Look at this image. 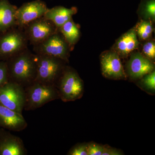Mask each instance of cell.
<instances>
[{
  "label": "cell",
  "instance_id": "cell-20",
  "mask_svg": "<svg viewBox=\"0 0 155 155\" xmlns=\"http://www.w3.org/2000/svg\"><path fill=\"white\" fill-rule=\"evenodd\" d=\"M67 155H87V143H78L69 150Z\"/></svg>",
  "mask_w": 155,
  "mask_h": 155
},
{
  "label": "cell",
  "instance_id": "cell-9",
  "mask_svg": "<svg viewBox=\"0 0 155 155\" xmlns=\"http://www.w3.org/2000/svg\"><path fill=\"white\" fill-rule=\"evenodd\" d=\"M48 9L46 4L41 0H35L24 3L17 8L16 11V22L18 28H23L29 22L43 17Z\"/></svg>",
  "mask_w": 155,
  "mask_h": 155
},
{
  "label": "cell",
  "instance_id": "cell-13",
  "mask_svg": "<svg viewBox=\"0 0 155 155\" xmlns=\"http://www.w3.org/2000/svg\"><path fill=\"white\" fill-rule=\"evenodd\" d=\"M28 123L22 114H19L0 104V127L13 131L25 129Z\"/></svg>",
  "mask_w": 155,
  "mask_h": 155
},
{
  "label": "cell",
  "instance_id": "cell-6",
  "mask_svg": "<svg viewBox=\"0 0 155 155\" xmlns=\"http://www.w3.org/2000/svg\"><path fill=\"white\" fill-rule=\"evenodd\" d=\"M69 46L61 32L58 31L41 42L33 46L37 54L47 55L68 62Z\"/></svg>",
  "mask_w": 155,
  "mask_h": 155
},
{
  "label": "cell",
  "instance_id": "cell-17",
  "mask_svg": "<svg viewBox=\"0 0 155 155\" xmlns=\"http://www.w3.org/2000/svg\"><path fill=\"white\" fill-rule=\"evenodd\" d=\"M58 31L64 37L69 47L77 42L80 36L79 28L72 19L58 28Z\"/></svg>",
  "mask_w": 155,
  "mask_h": 155
},
{
  "label": "cell",
  "instance_id": "cell-22",
  "mask_svg": "<svg viewBox=\"0 0 155 155\" xmlns=\"http://www.w3.org/2000/svg\"><path fill=\"white\" fill-rule=\"evenodd\" d=\"M9 81L8 72L6 61H0V88Z\"/></svg>",
  "mask_w": 155,
  "mask_h": 155
},
{
  "label": "cell",
  "instance_id": "cell-14",
  "mask_svg": "<svg viewBox=\"0 0 155 155\" xmlns=\"http://www.w3.org/2000/svg\"><path fill=\"white\" fill-rule=\"evenodd\" d=\"M17 8L8 0H0V33L16 27Z\"/></svg>",
  "mask_w": 155,
  "mask_h": 155
},
{
  "label": "cell",
  "instance_id": "cell-3",
  "mask_svg": "<svg viewBox=\"0 0 155 155\" xmlns=\"http://www.w3.org/2000/svg\"><path fill=\"white\" fill-rule=\"evenodd\" d=\"M25 99L24 110H34L47 103L60 99L57 88L34 81L25 88Z\"/></svg>",
  "mask_w": 155,
  "mask_h": 155
},
{
  "label": "cell",
  "instance_id": "cell-4",
  "mask_svg": "<svg viewBox=\"0 0 155 155\" xmlns=\"http://www.w3.org/2000/svg\"><path fill=\"white\" fill-rule=\"evenodd\" d=\"M37 70L35 81L55 86L67 63L59 58L47 55L37 54Z\"/></svg>",
  "mask_w": 155,
  "mask_h": 155
},
{
  "label": "cell",
  "instance_id": "cell-11",
  "mask_svg": "<svg viewBox=\"0 0 155 155\" xmlns=\"http://www.w3.org/2000/svg\"><path fill=\"white\" fill-rule=\"evenodd\" d=\"M154 65L149 59L140 53H134L127 62L126 75L130 80L136 81L154 71Z\"/></svg>",
  "mask_w": 155,
  "mask_h": 155
},
{
  "label": "cell",
  "instance_id": "cell-2",
  "mask_svg": "<svg viewBox=\"0 0 155 155\" xmlns=\"http://www.w3.org/2000/svg\"><path fill=\"white\" fill-rule=\"evenodd\" d=\"M59 97L63 102L74 101L80 99L84 92V84L74 69L65 67L56 83Z\"/></svg>",
  "mask_w": 155,
  "mask_h": 155
},
{
  "label": "cell",
  "instance_id": "cell-24",
  "mask_svg": "<svg viewBox=\"0 0 155 155\" xmlns=\"http://www.w3.org/2000/svg\"><path fill=\"white\" fill-rule=\"evenodd\" d=\"M144 11L147 15L154 19L155 17V0H146L144 3Z\"/></svg>",
  "mask_w": 155,
  "mask_h": 155
},
{
  "label": "cell",
  "instance_id": "cell-10",
  "mask_svg": "<svg viewBox=\"0 0 155 155\" xmlns=\"http://www.w3.org/2000/svg\"><path fill=\"white\" fill-rule=\"evenodd\" d=\"M101 67L103 75L113 80H125L127 78L119 54L114 51L106 52L101 56Z\"/></svg>",
  "mask_w": 155,
  "mask_h": 155
},
{
  "label": "cell",
  "instance_id": "cell-23",
  "mask_svg": "<svg viewBox=\"0 0 155 155\" xmlns=\"http://www.w3.org/2000/svg\"><path fill=\"white\" fill-rule=\"evenodd\" d=\"M143 51L145 57L153 60L155 58V44L154 42L149 41L145 44L143 48Z\"/></svg>",
  "mask_w": 155,
  "mask_h": 155
},
{
  "label": "cell",
  "instance_id": "cell-25",
  "mask_svg": "<svg viewBox=\"0 0 155 155\" xmlns=\"http://www.w3.org/2000/svg\"><path fill=\"white\" fill-rule=\"evenodd\" d=\"M124 153L121 150L105 145V149L102 155H122Z\"/></svg>",
  "mask_w": 155,
  "mask_h": 155
},
{
  "label": "cell",
  "instance_id": "cell-1",
  "mask_svg": "<svg viewBox=\"0 0 155 155\" xmlns=\"http://www.w3.org/2000/svg\"><path fill=\"white\" fill-rule=\"evenodd\" d=\"M9 81H13L25 88L34 82L36 78L37 56L25 49L6 61Z\"/></svg>",
  "mask_w": 155,
  "mask_h": 155
},
{
  "label": "cell",
  "instance_id": "cell-15",
  "mask_svg": "<svg viewBox=\"0 0 155 155\" xmlns=\"http://www.w3.org/2000/svg\"><path fill=\"white\" fill-rule=\"evenodd\" d=\"M76 12L77 9L75 8H67L62 6H56L52 8L48 9L43 17L52 22L59 28L72 19V16Z\"/></svg>",
  "mask_w": 155,
  "mask_h": 155
},
{
  "label": "cell",
  "instance_id": "cell-18",
  "mask_svg": "<svg viewBox=\"0 0 155 155\" xmlns=\"http://www.w3.org/2000/svg\"><path fill=\"white\" fill-rule=\"evenodd\" d=\"M137 86L147 93L154 95L155 93V71L145 75L137 80Z\"/></svg>",
  "mask_w": 155,
  "mask_h": 155
},
{
  "label": "cell",
  "instance_id": "cell-12",
  "mask_svg": "<svg viewBox=\"0 0 155 155\" xmlns=\"http://www.w3.org/2000/svg\"><path fill=\"white\" fill-rule=\"evenodd\" d=\"M28 154L23 140L5 129L0 128V155H26Z\"/></svg>",
  "mask_w": 155,
  "mask_h": 155
},
{
  "label": "cell",
  "instance_id": "cell-16",
  "mask_svg": "<svg viewBox=\"0 0 155 155\" xmlns=\"http://www.w3.org/2000/svg\"><path fill=\"white\" fill-rule=\"evenodd\" d=\"M139 42L137 34L133 29L125 33L116 44L117 52L122 57H127L138 47Z\"/></svg>",
  "mask_w": 155,
  "mask_h": 155
},
{
  "label": "cell",
  "instance_id": "cell-19",
  "mask_svg": "<svg viewBox=\"0 0 155 155\" xmlns=\"http://www.w3.org/2000/svg\"><path fill=\"white\" fill-rule=\"evenodd\" d=\"M153 31L152 25L149 21H143L137 28V34L142 40H146L151 35Z\"/></svg>",
  "mask_w": 155,
  "mask_h": 155
},
{
  "label": "cell",
  "instance_id": "cell-8",
  "mask_svg": "<svg viewBox=\"0 0 155 155\" xmlns=\"http://www.w3.org/2000/svg\"><path fill=\"white\" fill-rule=\"evenodd\" d=\"M23 31L28 42L34 46L56 33L58 28L52 22L42 17L29 22Z\"/></svg>",
  "mask_w": 155,
  "mask_h": 155
},
{
  "label": "cell",
  "instance_id": "cell-5",
  "mask_svg": "<svg viewBox=\"0 0 155 155\" xmlns=\"http://www.w3.org/2000/svg\"><path fill=\"white\" fill-rule=\"evenodd\" d=\"M28 42L23 29L17 26L0 33V61H7L27 48Z\"/></svg>",
  "mask_w": 155,
  "mask_h": 155
},
{
  "label": "cell",
  "instance_id": "cell-21",
  "mask_svg": "<svg viewBox=\"0 0 155 155\" xmlns=\"http://www.w3.org/2000/svg\"><path fill=\"white\" fill-rule=\"evenodd\" d=\"M105 145L94 142L87 143V155H102Z\"/></svg>",
  "mask_w": 155,
  "mask_h": 155
},
{
  "label": "cell",
  "instance_id": "cell-7",
  "mask_svg": "<svg viewBox=\"0 0 155 155\" xmlns=\"http://www.w3.org/2000/svg\"><path fill=\"white\" fill-rule=\"evenodd\" d=\"M25 94L23 87L9 81L0 88V104L19 114H22Z\"/></svg>",
  "mask_w": 155,
  "mask_h": 155
}]
</instances>
